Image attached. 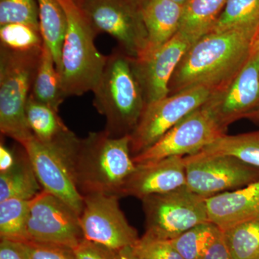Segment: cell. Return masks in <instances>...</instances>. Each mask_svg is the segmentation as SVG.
Listing matches in <instances>:
<instances>
[{"label":"cell","mask_w":259,"mask_h":259,"mask_svg":"<svg viewBox=\"0 0 259 259\" xmlns=\"http://www.w3.org/2000/svg\"><path fill=\"white\" fill-rule=\"evenodd\" d=\"M255 36L241 29L211 32L192 44L169 83V95L192 88L224 90L248 63Z\"/></svg>","instance_id":"obj_1"},{"label":"cell","mask_w":259,"mask_h":259,"mask_svg":"<svg viewBox=\"0 0 259 259\" xmlns=\"http://www.w3.org/2000/svg\"><path fill=\"white\" fill-rule=\"evenodd\" d=\"M130 144V136L112 137L105 131L90 132L79 139L71 156V168L83 197L94 193L120 197L122 186L136 167Z\"/></svg>","instance_id":"obj_2"},{"label":"cell","mask_w":259,"mask_h":259,"mask_svg":"<svg viewBox=\"0 0 259 259\" xmlns=\"http://www.w3.org/2000/svg\"><path fill=\"white\" fill-rule=\"evenodd\" d=\"M135 58L116 48L104 66L93 90V105L106 120L104 131L112 137L130 136L146 106L136 74Z\"/></svg>","instance_id":"obj_3"},{"label":"cell","mask_w":259,"mask_h":259,"mask_svg":"<svg viewBox=\"0 0 259 259\" xmlns=\"http://www.w3.org/2000/svg\"><path fill=\"white\" fill-rule=\"evenodd\" d=\"M66 15L65 35L60 68L66 98L93 91L101 76L107 56L96 48L97 35L76 0H58Z\"/></svg>","instance_id":"obj_4"},{"label":"cell","mask_w":259,"mask_h":259,"mask_svg":"<svg viewBox=\"0 0 259 259\" xmlns=\"http://www.w3.org/2000/svg\"><path fill=\"white\" fill-rule=\"evenodd\" d=\"M41 51L15 52L0 48V131L22 146L34 137L25 107Z\"/></svg>","instance_id":"obj_5"},{"label":"cell","mask_w":259,"mask_h":259,"mask_svg":"<svg viewBox=\"0 0 259 259\" xmlns=\"http://www.w3.org/2000/svg\"><path fill=\"white\" fill-rule=\"evenodd\" d=\"M141 201L146 218L144 235L155 239L171 241L194 226L209 222L206 199L187 185Z\"/></svg>","instance_id":"obj_6"},{"label":"cell","mask_w":259,"mask_h":259,"mask_svg":"<svg viewBox=\"0 0 259 259\" xmlns=\"http://www.w3.org/2000/svg\"><path fill=\"white\" fill-rule=\"evenodd\" d=\"M79 140L71 131L49 144L40 142L33 137L23 147L42 190L62 199L80 215L83 198L75 185L71 168V156Z\"/></svg>","instance_id":"obj_7"},{"label":"cell","mask_w":259,"mask_h":259,"mask_svg":"<svg viewBox=\"0 0 259 259\" xmlns=\"http://www.w3.org/2000/svg\"><path fill=\"white\" fill-rule=\"evenodd\" d=\"M97 35L105 32L135 59L147 47L148 36L139 5L133 0H78Z\"/></svg>","instance_id":"obj_8"},{"label":"cell","mask_w":259,"mask_h":259,"mask_svg":"<svg viewBox=\"0 0 259 259\" xmlns=\"http://www.w3.org/2000/svg\"><path fill=\"white\" fill-rule=\"evenodd\" d=\"M212 94L209 89L197 87L146 105L136 128L130 135L132 156L157 142L191 112L203 106Z\"/></svg>","instance_id":"obj_9"},{"label":"cell","mask_w":259,"mask_h":259,"mask_svg":"<svg viewBox=\"0 0 259 259\" xmlns=\"http://www.w3.org/2000/svg\"><path fill=\"white\" fill-rule=\"evenodd\" d=\"M187 186L204 198L243 188L259 180V168L229 155L185 156Z\"/></svg>","instance_id":"obj_10"},{"label":"cell","mask_w":259,"mask_h":259,"mask_svg":"<svg viewBox=\"0 0 259 259\" xmlns=\"http://www.w3.org/2000/svg\"><path fill=\"white\" fill-rule=\"evenodd\" d=\"M27 241L74 248L84 239L80 215L71 206L42 190L30 200Z\"/></svg>","instance_id":"obj_11"},{"label":"cell","mask_w":259,"mask_h":259,"mask_svg":"<svg viewBox=\"0 0 259 259\" xmlns=\"http://www.w3.org/2000/svg\"><path fill=\"white\" fill-rule=\"evenodd\" d=\"M226 134L204 106L191 112L161 139L133 156L136 165L153 163L171 157L195 154Z\"/></svg>","instance_id":"obj_12"},{"label":"cell","mask_w":259,"mask_h":259,"mask_svg":"<svg viewBox=\"0 0 259 259\" xmlns=\"http://www.w3.org/2000/svg\"><path fill=\"white\" fill-rule=\"evenodd\" d=\"M83 198L80 223L85 239L114 250L134 247L138 243L139 233L121 210L120 197L94 193Z\"/></svg>","instance_id":"obj_13"},{"label":"cell","mask_w":259,"mask_h":259,"mask_svg":"<svg viewBox=\"0 0 259 259\" xmlns=\"http://www.w3.org/2000/svg\"><path fill=\"white\" fill-rule=\"evenodd\" d=\"M225 131L259 109V51L224 90L212 94L203 105Z\"/></svg>","instance_id":"obj_14"},{"label":"cell","mask_w":259,"mask_h":259,"mask_svg":"<svg viewBox=\"0 0 259 259\" xmlns=\"http://www.w3.org/2000/svg\"><path fill=\"white\" fill-rule=\"evenodd\" d=\"M191 45L190 40L178 32L159 49L135 59V69L146 105L168 96L172 76Z\"/></svg>","instance_id":"obj_15"},{"label":"cell","mask_w":259,"mask_h":259,"mask_svg":"<svg viewBox=\"0 0 259 259\" xmlns=\"http://www.w3.org/2000/svg\"><path fill=\"white\" fill-rule=\"evenodd\" d=\"M136 166L122 186L120 197L128 196L141 200L148 196L166 193L187 185L185 163L182 156Z\"/></svg>","instance_id":"obj_16"},{"label":"cell","mask_w":259,"mask_h":259,"mask_svg":"<svg viewBox=\"0 0 259 259\" xmlns=\"http://www.w3.org/2000/svg\"><path fill=\"white\" fill-rule=\"evenodd\" d=\"M209 222L222 231L259 217V180L206 199Z\"/></svg>","instance_id":"obj_17"},{"label":"cell","mask_w":259,"mask_h":259,"mask_svg":"<svg viewBox=\"0 0 259 259\" xmlns=\"http://www.w3.org/2000/svg\"><path fill=\"white\" fill-rule=\"evenodd\" d=\"M139 5L148 36L147 47L142 57L159 49L176 35L184 6L172 0H141Z\"/></svg>","instance_id":"obj_18"},{"label":"cell","mask_w":259,"mask_h":259,"mask_svg":"<svg viewBox=\"0 0 259 259\" xmlns=\"http://www.w3.org/2000/svg\"><path fill=\"white\" fill-rule=\"evenodd\" d=\"M42 190L31 161L22 146L16 153L14 164L0 172V202L13 198L31 200Z\"/></svg>","instance_id":"obj_19"},{"label":"cell","mask_w":259,"mask_h":259,"mask_svg":"<svg viewBox=\"0 0 259 259\" xmlns=\"http://www.w3.org/2000/svg\"><path fill=\"white\" fill-rule=\"evenodd\" d=\"M228 0H189L184 5L179 31L191 42L209 33Z\"/></svg>","instance_id":"obj_20"},{"label":"cell","mask_w":259,"mask_h":259,"mask_svg":"<svg viewBox=\"0 0 259 259\" xmlns=\"http://www.w3.org/2000/svg\"><path fill=\"white\" fill-rule=\"evenodd\" d=\"M30 96L59 112L65 97L61 75L51 51L44 44Z\"/></svg>","instance_id":"obj_21"},{"label":"cell","mask_w":259,"mask_h":259,"mask_svg":"<svg viewBox=\"0 0 259 259\" xmlns=\"http://www.w3.org/2000/svg\"><path fill=\"white\" fill-rule=\"evenodd\" d=\"M39 28L44 44L51 51L60 72L61 54L67 22L64 10L58 0H37ZM60 74V73H59Z\"/></svg>","instance_id":"obj_22"},{"label":"cell","mask_w":259,"mask_h":259,"mask_svg":"<svg viewBox=\"0 0 259 259\" xmlns=\"http://www.w3.org/2000/svg\"><path fill=\"white\" fill-rule=\"evenodd\" d=\"M25 115L34 137L40 142H54L71 131L61 120L58 111L30 95L25 107Z\"/></svg>","instance_id":"obj_23"},{"label":"cell","mask_w":259,"mask_h":259,"mask_svg":"<svg viewBox=\"0 0 259 259\" xmlns=\"http://www.w3.org/2000/svg\"><path fill=\"white\" fill-rule=\"evenodd\" d=\"M230 29H241L258 36L259 0H228L211 32Z\"/></svg>","instance_id":"obj_24"},{"label":"cell","mask_w":259,"mask_h":259,"mask_svg":"<svg viewBox=\"0 0 259 259\" xmlns=\"http://www.w3.org/2000/svg\"><path fill=\"white\" fill-rule=\"evenodd\" d=\"M198 153L229 155L259 168V131L232 136L225 134Z\"/></svg>","instance_id":"obj_25"},{"label":"cell","mask_w":259,"mask_h":259,"mask_svg":"<svg viewBox=\"0 0 259 259\" xmlns=\"http://www.w3.org/2000/svg\"><path fill=\"white\" fill-rule=\"evenodd\" d=\"M222 232L233 259H259V217Z\"/></svg>","instance_id":"obj_26"},{"label":"cell","mask_w":259,"mask_h":259,"mask_svg":"<svg viewBox=\"0 0 259 259\" xmlns=\"http://www.w3.org/2000/svg\"><path fill=\"white\" fill-rule=\"evenodd\" d=\"M222 231L210 222L202 223L170 241L185 259H202Z\"/></svg>","instance_id":"obj_27"},{"label":"cell","mask_w":259,"mask_h":259,"mask_svg":"<svg viewBox=\"0 0 259 259\" xmlns=\"http://www.w3.org/2000/svg\"><path fill=\"white\" fill-rule=\"evenodd\" d=\"M30 200L8 199L0 202V238L16 242L27 241L26 224Z\"/></svg>","instance_id":"obj_28"},{"label":"cell","mask_w":259,"mask_h":259,"mask_svg":"<svg viewBox=\"0 0 259 259\" xmlns=\"http://www.w3.org/2000/svg\"><path fill=\"white\" fill-rule=\"evenodd\" d=\"M44 40L40 28L25 23H10L0 26V48L15 52L41 50Z\"/></svg>","instance_id":"obj_29"},{"label":"cell","mask_w":259,"mask_h":259,"mask_svg":"<svg viewBox=\"0 0 259 259\" xmlns=\"http://www.w3.org/2000/svg\"><path fill=\"white\" fill-rule=\"evenodd\" d=\"M10 23L28 24L39 28L37 0H0V26Z\"/></svg>","instance_id":"obj_30"},{"label":"cell","mask_w":259,"mask_h":259,"mask_svg":"<svg viewBox=\"0 0 259 259\" xmlns=\"http://www.w3.org/2000/svg\"><path fill=\"white\" fill-rule=\"evenodd\" d=\"M134 251L142 259H185L170 241L144 235L134 245Z\"/></svg>","instance_id":"obj_31"},{"label":"cell","mask_w":259,"mask_h":259,"mask_svg":"<svg viewBox=\"0 0 259 259\" xmlns=\"http://www.w3.org/2000/svg\"><path fill=\"white\" fill-rule=\"evenodd\" d=\"M19 243L25 259H77L69 247L31 241Z\"/></svg>","instance_id":"obj_32"},{"label":"cell","mask_w":259,"mask_h":259,"mask_svg":"<svg viewBox=\"0 0 259 259\" xmlns=\"http://www.w3.org/2000/svg\"><path fill=\"white\" fill-rule=\"evenodd\" d=\"M73 250L77 259H117L115 250L85 238Z\"/></svg>","instance_id":"obj_33"},{"label":"cell","mask_w":259,"mask_h":259,"mask_svg":"<svg viewBox=\"0 0 259 259\" xmlns=\"http://www.w3.org/2000/svg\"><path fill=\"white\" fill-rule=\"evenodd\" d=\"M202 259H233L225 241L223 232L209 247Z\"/></svg>","instance_id":"obj_34"},{"label":"cell","mask_w":259,"mask_h":259,"mask_svg":"<svg viewBox=\"0 0 259 259\" xmlns=\"http://www.w3.org/2000/svg\"><path fill=\"white\" fill-rule=\"evenodd\" d=\"M0 259H25L19 242L1 240Z\"/></svg>","instance_id":"obj_35"},{"label":"cell","mask_w":259,"mask_h":259,"mask_svg":"<svg viewBox=\"0 0 259 259\" xmlns=\"http://www.w3.org/2000/svg\"><path fill=\"white\" fill-rule=\"evenodd\" d=\"M16 160V153L10 150L4 143L0 145V172L9 169Z\"/></svg>","instance_id":"obj_36"},{"label":"cell","mask_w":259,"mask_h":259,"mask_svg":"<svg viewBox=\"0 0 259 259\" xmlns=\"http://www.w3.org/2000/svg\"><path fill=\"white\" fill-rule=\"evenodd\" d=\"M117 259H142L136 254L133 247H126L118 250H115Z\"/></svg>","instance_id":"obj_37"},{"label":"cell","mask_w":259,"mask_h":259,"mask_svg":"<svg viewBox=\"0 0 259 259\" xmlns=\"http://www.w3.org/2000/svg\"><path fill=\"white\" fill-rule=\"evenodd\" d=\"M246 119L251 121V122H253L255 125L259 126V109L257 110L256 111L250 114Z\"/></svg>","instance_id":"obj_38"},{"label":"cell","mask_w":259,"mask_h":259,"mask_svg":"<svg viewBox=\"0 0 259 259\" xmlns=\"http://www.w3.org/2000/svg\"><path fill=\"white\" fill-rule=\"evenodd\" d=\"M255 51H259V35L255 37L254 42L253 44V52Z\"/></svg>","instance_id":"obj_39"},{"label":"cell","mask_w":259,"mask_h":259,"mask_svg":"<svg viewBox=\"0 0 259 259\" xmlns=\"http://www.w3.org/2000/svg\"><path fill=\"white\" fill-rule=\"evenodd\" d=\"M172 1L175 2V3H178V4L184 6V5H185L189 0H172Z\"/></svg>","instance_id":"obj_40"},{"label":"cell","mask_w":259,"mask_h":259,"mask_svg":"<svg viewBox=\"0 0 259 259\" xmlns=\"http://www.w3.org/2000/svg\"><path fill=\"white\" fill-rule=\"evenodd\" d=\"M133 1L135 2V3H137V4L139 5L141 0H133Z\"/></svg>","instance_id":"obj_41"},{"label":"cell","mask_w":259,"mask_h":259,"mask_svg":"<svg viewBox=\"0 0 259 259\" xmlns=\"http://www.w3.org/2000/svg\"><path fill=\"white\" fill-rule=\"evenodd\" d=\"M76 1H78V0H76Z\"/></svg>","instance_id":"obj_42"}]
</instances>
